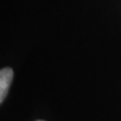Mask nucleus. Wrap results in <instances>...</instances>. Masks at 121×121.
Listing matches in <instances>:
<instances>
[{
	"instance_id": "nucleus-1",
	"label": "nucleus",
	"mask_w": 121,
	"mask_h": 121,
	"mask_svg": "<svg viewBox=\"0 0 121 121\" xmlns=\"http://www.w3.org/2000/svg\"><path fill=\"white\" fill-rule=\"evenodd\" d=\"M13 79V71L10 68H3L0 71V102H3L8 93Z\"/></svg>"
},
{
	"instance_id": "nucleus-2",
	"label": "nucleus",
	"mask_w": 121,
	"mask_h": 121,
	"mask_svg": "<svg viewBox=\"0 0 121 121\" xmlns=\"http://www.w3.org/2000/svg\"><path fill=\"white\" fill-rule=\"evenodd\" d=\"M37 121H43V120H37Z\"/></svg>"
}]
</instances>
